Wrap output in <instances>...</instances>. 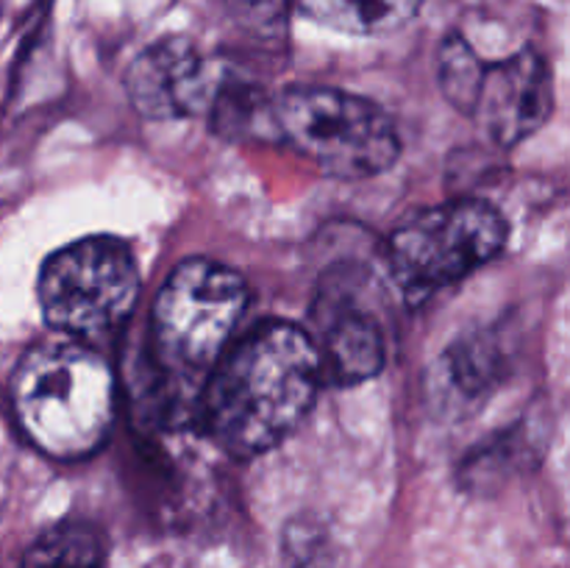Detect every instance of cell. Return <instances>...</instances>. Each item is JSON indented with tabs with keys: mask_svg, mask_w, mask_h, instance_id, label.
I'll use <instances>...</instances> for the list:
<instances>
[{
	"mask_svg": "<svg viewBox=\"0 0 570 568\" xmlns=\"http://www.w3.org/2000/svg\"><path fill=\"white\" fill-rule=\"evenodd\" d=\"M507 243V221L482 198H456L412 215L387 245L390 276L410 304L460 284Z\"/></svg>",
	"mask_w": 570,
	"mask_h": 568,
	"instance_id": "4",
	"label": "cell"
},
{
	"mask_svg": "<svg viewBox=\"0 0 570 568\" xmlns=\"http://www.w3.org/2000/svg\"><path fill=\"white\" fill-rule=\"evenodd\" d=\"M234 20L250 31H271L284 22L289 0H226Z\"/></svg>",
	"mask_w": 570,
	"mask_h": 568,
	"instance_id": "14",
	"label": "cell"
},
{
	"mask_svg": "<svg viewBox=\"0 0 570 568\" xmlns=\"http://www.w3.org/2000/svg\"><path fill=\"white\" fill-rule=\"evenodd\" d=\"M248 306V284L212 259H184L154 301V343L170 371L200 376L215 368Z\"/></svg>",
	"mask_w": 570,
	"mask_h": 568,
	"instance_id": "5",
	"label": "cell"
},
{
	"mask_svg": "<svg viewBox=\"0 0 570 568\" xmlns=\"http://www.w3.org/2000/svg\"><path fill=\"white\" fill-rule=\"evenodd\" d=\"M426 0H298L301 14L351 37H384L417 17Z\"/></svg>",
	"mask_w": 570,
	"mask_h": 568,
	"instance_id": "11",
	"label": "cell"
},
{
	"mask_svg": "<svg viewBox=\"0 0 570 568\" xmlns=\"http://www.w3.org/2000/svg\"><path fill=\"white\" fill-rule=\"evenodd\" d=\"M321 360L323 382L354 388L379 376L387 362V340L365 306L345 290L323 287L315 306V334H309Z\"/></svg>",
	"mask_w": 570,
	"mask_h": 568,
	"instance_id": "9",
	"label": "cell"
},
{
	"mask_svg": "<svg viewBox=\"0 0 570 568\" xmlns=\"http://www.w3.org/2000/svg\"><path fill=\"white\" fill-rule=\"evenodd\" d=\"M515 356L510 332L488 326L465 334L434 362L429 373V401L440 415L465 418L479 410L507 379Z\"/></svg>",
	"mask_w": 570,
	"mask_h": 568,
	"instance_id": "10",
	"label": "cell"
},
{
	"mask_svg": "<svg viewBox=\"0 0 570 568\" xmlns=\"http://www.w3.org/2000/svg\"><path fill=\"white\" fill-rule=\"evenodd\" d=\"M209 61L187 37H161L148 45L126 70V92L148 120L198 115L212 98Z\"/></svg>",
	"mask_w": 570,
	"mask_h": 568,
	"instance_id": "8",
	"label": "cell"
},
{
	"mask_svg": "<svg viewBox=\"0 0 570 568\" xmlns=\"http://www.w3.org/2000/svg\"><path fill=\"white\" fill-rule=\"evenodd\" d=\"M551 104L549 65L538 50L523 48L510 59L484 61L468 115L499 148H512L549 120Z\"/></svg>",
	"mask_w": 570,
	"mask_h": 568,
	"instance_id": "7",
	"label": "cell"
},
{
	"mask_svg": "<svg viewBox=\"0 0 570 568\" xmlns=\"http://www.w3.org/2000/svg\"><path fill=\"white\" fill-rule=\"evenodd\" d=\"M273 123L326 176H379L401 154L393 120L373 100L334 87H289L273 104Z\"/></svg>",
	"mask_w": 570,
	"mask_h": 568,
	"instance_id": "3",
	"label": "cell"
},
{
	"mask_svg": "<svg viewBox=\"0 0 570 568\" xmlns=\"http://www.w3.org/2000/svg\"><path fill=\"white\" fill-rule=\"evenodd\" d=\"M20 568H106L104 538L83 521H65L31 543Z\"/></svg>",
	"mask_w": 570,
	"mask_h": 568,
	"instance_id": "12",
	"label": "cell"
},
{
	"mask_svg": "<svg viewBox=\"0 0 570 568\" xmlns=\"http://www.w3.org/2000/svg\"><path fill=\"white\" fill-rule=\"evenodd\" d=\"M137 298V262L115 237L65 245L48 256L39 276L45 321L67 337H92L120 326Z\"/></svg>",
	"mask_w": 570,
	"mask_h": 568,
	"instance_id": "6",
	"label": "cell"
},
{
	"mask_svg": "<svg viewBox=\"0 0 570 568\" xmlns=\"http://www.w3.org/2000/svg\"><path fill=\"white\" fill-rule=\"evenodd\" d=\"M321 384V360L309 332L287 321H267L215 362L200 418L226 454L250 460L276 449L304 423Z\"/></svg>",
	"mask_w": 570,
	"mask_h": 568,
	"instance_id": "1",
	"label": "cell"
},
{
	"mask_svg": "<svg viewBox=\"0 0 570 568\" xmlns=\"http://www.w3.org/2000/svg\"><path fill=\"white\" fill-rule=\"evenodd\" d=\"M11 404L26 438L53 460H83L109 438L117 410L115 373L76 337H53L22 354Z\"/></svg>",
	"mask_w": 570,
	"mask_h": 568,
	"instance_id": "2",
	"label": "cell"
},
{
	"mask_svg": "<svg viewBox=\"0 0 570 568\" xmlns=\"http://www.w3.org/2000/svg\"><path fill=\"white\" fill-rule=\"evenodd\" d=\"M484 61L473 53L462 33H449L438 50V81L451 106L460 111H471L473 95H476L479 76Z\"/></svg>",
	"mask_w": 570,
	"mask_h": 568,
	"instance_id": "13",
	"label": "cell"
}]
</instances>
